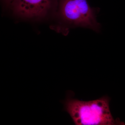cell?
Returning <instances> with one entry per match:
<instances>
[{"mask_svg": "<svg viewBox=\"0 0 125 125\" xmlns=\"http://www.w3.org/2000/svg\"><path fill=\"white\" fill-rule=\"evenodd\" d=\"M110 98L104 96L96 100L81 101L68 97L64 109L76 125H124L125 122L113 116L109 107Z\"/></svg>", "mask_w": 125, "mask_h": 125, "instance_id": "cell-1", "label": "cell"}, {"mask_svg": "<svg viewBox=\"0 0 125 125\" xmlns=\"http://www.w3.org/2000/svg\"><path fill=\"white\" fill-rule=\"evenodd\" d=\"M52 4V0H14L10 6L18 16L32 19L46 15Z\"/></svg>", "mask_w": 125, "mask_h": 125, "instance_id": "cell-3", "label": "cell"}, {"mask_svg": "<svg viewBox=\"0 0 125 125\" xmlns=\"http://www.w3.org/2000/svg\"><path fill=\"white\" fill-rule=\"evenodd\" d=\"M5 0L8 4L10 5L11 3L13 2V1L14 0Z\"/></svg>", "mask_w": 125, "mask_h": 125, "instance_id": "cell-4", "label": "cell"}, {"mask_svg": "<svg viewBox=\"0 0 125 125\" xmlns=\"http://www.w3.org/2000/svg\"><path fill=\"white\" fill-rule=\"evenodd\" d=\"M98 9L90 7L87 0H60L59 15L67 27L89 29L97 32L101 25L96 15Z\"/></svg>", "mask_w": 125, "mask_h": 125, "instance_id": "cell-2", "label": "cell"}]
</instances>
